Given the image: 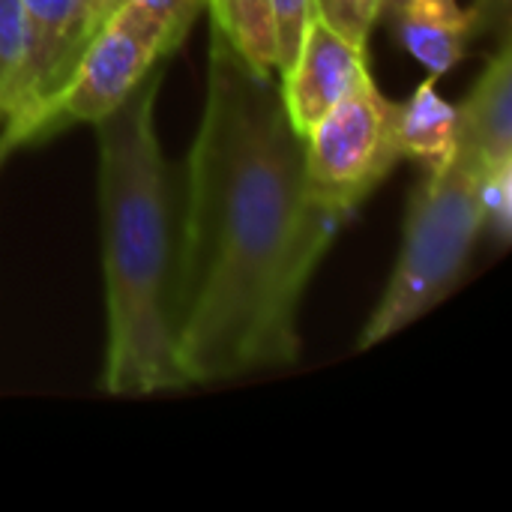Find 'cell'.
Listing matches in <instances>:
<instances>
[{"instance_id": "6da1fadb", "label": "cell", "mask_w": 512, "mask_h": 512, "mask_svg": "<svg viewBox=\"0 0 512 512\" xmlns=\"http://www.w3.org/2000/svg\"><path fill=\"white\" fill-rule=\"evenodd\" d=\"M177 183L174 315L186 387L291 366L306 288L345 219L306 180L279 78L252 69L216 27L204 108Z\"/></svg>"}, {"instance_id": "7a4b0ae2", "label": "cell", "mask_w": 512, "mask_h": 512, "mask_svg": "<svg viewBox=\"0 0 512 512\" xmlns=\"http://www.w3.org/2000/svg\"><path fill=\"white\" fill-rule=\"evenodd\" d=\"M156 66L96 126L99 222L105 276V369L108 396L183 390L177 360V240L180 183L156 132Z\"/></svg>"}, {"instance_id": "3957f363", "label": "cell", "mask_w": 512, "mask_h": 512, "mask_svg": "<svg viewBox=\"0 0 512 512\" xmlns=\"http://www.w3.org/2000/svg\"><path fill=\"white\" fill-rule=\"evenodd\" d=\"M483 171L486 162L459 144L444 168L423 174L408 201L399 258L357 339V351L408 330L459 288L474 246L486 231Z\"/></svg>"}, {"instance_id": "277c9868", "label": "cell", "mask_w": 512, "mask_h": 512, "mask_svg": "<svg viewBox=\"0 0 512 512\" xmlns=\"http://www.w3.org/2000/svg\"><path fill=\"white\" fill-rule=\"evenodd\" d=\"M399 102L366 69L342 102L303 135L306 180L315 198L348 219L402 162Z\"/></svg>"}, {"instance_id": "5b68a950", "label": "cell", "mask_w": 512, "mask_h": 512, "mask_svg": "<svg viewBox=\"0 0 512 512\" xmlns=\"http://www.w3.org/2000/svg\"><path fill=\"white\" fill-rule=\"evenodd\" d=\"M174 51L162 21L123 0L84 42L63 87L48 102L45 132L66 123H99Z\"/></svg>"}, {"instance_id": "8992f818", "label": "cell", "mask_w": 512, "mask_h": 512, "mask_svg": "<svg viewBox=\"0 0 512 512\" xmlns=\"http://www.w3.org/2000/svg\"><path fill=\"white\" fill-rule=\"evenodd\" d=\"M366 69L369 45L354 42L321 15H312L294 57L279 72V96L294 132L300 138L309 135Z\"/></svg>"}, {"instance_id": "52a82bcc", "label": "cell", "mask_w": 512, "mask_h": 512, "mask_svg": "<svg viewBox=\"0 0 512 512\" xmlns=\"http://www.w3.org/2000/svg\"><path fill=\"white\" fill-rule=\"evenodd\" d=\"M21 12L27 27V69L18 108L9 120L33 141L45 132L48 102L63 87L72 66L75 0H21Z\"/></svg>"}, {"instance_id": "ba28073f", "label": "cell", "mask_w": 512, "mask_h": 512, "mask_svg": "<svg viewBox=\"0 0 512 512\" xmlns=\"http://www.w3.org/2000/svg\"><path fill=\"white\" fill-rule=\"evenodd\" d=\"M402 48L432 75H447L477 36V15L459 0H387Z\"/></svg>"}, {"instance_id": "9c48e42d", "label": "cell", "mask_w": 512, "mask_h": 512, "mask_svg": "<svg viewBox=\"0 0 512 512\" xmlns=\"http://www.w3.org/2000/svg\"><path fill=\"white\" fill-rule=\"evenodd\" d=\"M459 114V144L474 150L486 165L512 162V54L510 42L489 57Z\"/></svg>"}, {"instance_id": "30bf717a", "label": "cell", "mask_w": 512, "mask_h": 512, "mask_svg": "<svg viewBox=\"0 0 512 512\" xmlns=\"http://www.w3.org/2000/svg\"><path fill=\"white\" fill-rule=\"evenodd\" d=\"M399 144L402 156L414 159L423 174L444 168L459 150L456 105L441 96L432 75L399 102Z\"/></svg>"}, {"instance_id": "8fae6325", "label": "cell", "mask_w": 512, "mask_h": 512, "mask_svg": "<svg viewBox=\"0 0 512 512\" xmlns=\"http://www.w3.org/2000/svg\"><path fill=\"white\" fill-rule=\"evenodd\" d=\"M210 27L258 72L279 78L276 6L273 0H204Z\"/></svg>"}, {"instance_id": "7c38bea8", "label": "cell", "mask_w": 512, "mask_h": 512, "mask_svg": "<svg viewBox=\"0 0 512 512\" xmlns=\"http://www.w3.org/2000/svg\"><path fill=\"white\" fill-rule=\"evenodd\" d=\"M27 69V27L21 0H0V126L15 114Z\"/></svg>"}, {"instance_id": "4fadbf2b", "label": "cell", "mask_w": 512, "mask_h": 512, "mask_svg": "<svg viewBox=\"0 0 512 512\" xmlns=\"http://www.w3.org/2000/svg\"><path fill=\"white\" fill-rule=\"evenodd\" d=\"M384 12L387 0H315V15L363 45H369V36Z\"/></svg>"}, {"instance_id": "5bb4252c", "label": "cell", "mask_w": 512, "mask_h": 512, "mask_svg": "<svg viewBox=\"0 0 512 512\" xmlns=\"http://www.w3.org/2000/svg\"><path fill=\"white\" fill-rule=\"evenodd\" d=\"M483 210H486V228L495 231L501 240H507L512 228V162L486 165Z\"/></svg>"}, {"instance_id": "9a60e30c", "label": "cell", "mask_w": 512, "mask_h": 512, "mask_svg": "<svg viewBox=\"0 0 512 512\" xmlns=\"http://www.w3.org/2000/svg\"><path fill=\"white\" fill-rule=\"evenodd\" d=\"M141 6L144 12H150L156 21H162V27L168 30L174 48L186 39V33L192 30L198 12L204 9V0H126Z\"/></svg>"}, {"instance_id": "2e32d148", "label": "cell", "mask_w": 512, "mask_h": 512, "mask_svg": "<svg viewBox=\"0 0 512 512\" xmlns=\"http://www.w3.org/2000/svg\"><path fill=\"white\" fill-rule=\"evenodd\" d=\"M123 0H75V24H72V63L81 54L84 42L111 18V12ZM72 69V66H69Z\"/></svg>"}, {"instance_id": "e0dca14e", "label": "cell", "mask_w": 512, "mask_h": 512, "mask_svg": "<svg viewBox=\"0 0 512 512\" xmlns=\"http://www.w3.org/2000/svg\"><path fill=\"white\" fill-rule=\"evenodd\" d=\"M27 141H30V135H27L18 123H12V120L3 123V126H0V168H3V165L9 162V156H12L18 147H24Z\"/></svg>"}]
</instances>
